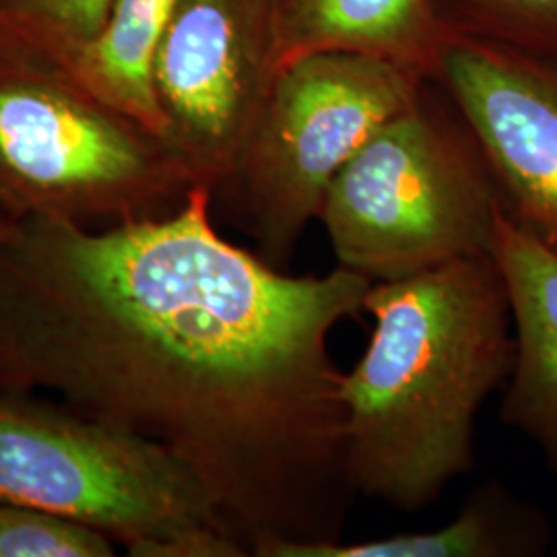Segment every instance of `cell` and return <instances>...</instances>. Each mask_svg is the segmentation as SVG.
I'll return each instance as SVG.
<instances>
[{"label":"cell","instance_id":"cell-13","mask_svg":"<svg viewBox=\"0 0 557 557\" xmlns=\"http://www.w3.org/2000/svg\"><path fill=\"white\" fill-rule=\"evenodd\" d=\"M446 32L557 59V0H436Z\"/></svg>","mask_w":557,"mask_h":557},{"label":"cell","instance_id":"cell-10","mask_svg":"<svg viewBox=\"0 0 557 557\" xmlns=\"http://www.w3.org/2000/svg\"><path fill=\"white\" fill-rule=\"evenodd\" d=\"M281 71L317 52H356L434 77L446 27L436 0H271Z\"/></svg>","mask_w":557,"mask_h":557},{"label":"cell","instance_id":"cell-2","mask_svg":"<svg viewBox=\"0 0 557 557\" xmlns=\"http://www.w3.org/2000/svg\"><path fill=\"white\" fill-rule=\"evenodd\" d=\"M374 331L341 380L356 494L419 510L473 467L475 419L508 382L512 317L492 255L372 283Z\"/></svg>","mask_w":557,"mask_h":557},{"label":"cell","instance_id":"cell-7","mask_svg":"<svg viewBox=\"0 0 557 557\" xmlns=\"http://www.w3.org/2000/svg\"><path fill=\"white\" fill-rule=\"evenodd\" d=\"M275 75L271 0H180L153 85L165 140L199 182L234 176Z\"/></svg>","mask_w":557,"mask_h":557},{"label":"cell","instance_id":"cell-14","mask_svg":"<svg viewBox=\"0 0 557 557\" xmlns=\"http://www.w3.org/2000/svg\"><path fill=\"white\" fill-rule=\"evenodd\" d=\"M116 543L100 531L46 510L0 504V557H112Z\"/></svg>","mask_w":557,"mask_h":557},{"label":"cell","instance_id":"cell-3","mask_svg":"<svg viewBox=\"0 0 557 557\" xmlns=\"http://www.w3.org/2000/svg\"><path fill=\"white\" fill-rule=\"evenodd\" d=\"M197 184L165 140L40 48L0 34L2 215L103 230L168 215Z\"/></svg>","mask_w":557,"mask_h":557},{"label":"cell","instance_id":"cell-9","mask_svg":"<svg viewBox=\"0 0 557 557\" xmlns=\"http://www.w3.org/2000/svg\"><path fill=\"white\" fill-rule=\"evenodd\" d=\"M515 326L502 421L531 440L557 473V250L499 213L490 250Z\"/></svg>","mask_w":557,"mask_h":557},{"label":"cell","instance_id":"cell-4","mask_svg":"<svg viewBox=\"0 0 557 557\" xmlns=\"http://www.w3.org/2000/svg\"><path fill=\"white\" fill-rule=\"evenodd\" d=\"M0 504L83 522L128 556H250L170 450L38 395L0 391Z\"/></svg>","mask_w":557,"mask_h":557},{"label":"cell","instance_id":"cell-5","mask_svg":"<svg viewBox=\"0 0 557 557\" xmlns=\"http://www.w3.org/2000/svg\"><path fill=\"white\" fill-rule=\"evenodd\" d=\"M504 209L469 128L421 96L338 172L319 220L338 267L379 283L490 255Z\"/></svg>","mask_w":557,"mask_h":557},{"label":"cell","instance_id":"cell-1","mask_svg":"<svg viewBox=\"0 0 557 557\" xmlns=\"http://www.w3.org/2000/svg\"><path fill=\"white\" fill-rule=\"evenodd\" d=\"M211 184L103 230L29 218L0 239V391L151 440L250 556L338 541L358 496L331 333L372 287L292 277L223 238Z\"/></svg>","mask_w":557,"mask_h":557},{"label":"cell","instance_id":"cell-11","mask_svg":"<svg viewBox=\"0 0 557 557\" xmlns=\"http://www.w3.org/2000/svg\"><path fill=\"white\" fill-rule=\"evenodd\" d=\"M178 2L112 0L91 38L46 54L96 98L165 140L153 69Z\"/></svg>","mask_w":557,"mask_h":557},{"label":"cell","instance_id":"cell-8","mask_svg":"<svg viewBox=\"0 0 557 557\" xmlns=\"http://www.w3.org/2000/svg\"><path fill=\"white\" fill-rule=\"evenodd\" d=\"M434 77L487 161L506 213L557 250V59L448 32Z\"/></svg>","mask_w":557,"mask_h":557},{"label":"cell","instance_id":"cell-12","mask_svg":"<svg viewBox=\"0 0 557 557\" xmlns=\"http://www.w3.org/2000/svg\"><path fill=\"white\" fill-rule=\"evenodd\" d=\"M549 539L547 522L535 510L494 492L478 498L450 524L419 533L368 541L273 543L259 557H504L535 556Z\"/></svg>","mask_w":557,"mask_h":557},{"label":"cell","instance_id":"cell-16","mask_svg":"<svg viewBox=\"0 0 557 557\" xmlns=\"http://www.w3.org/2000/svg\"><path fill=\"white\" fill-rule=\"evenodd\" d=\"M15 223H17V221L9 220L7 215H2V213H0V239L4 238V236L13 230V225H15Z\"/></svg>","mask_w":557,"mask_h":557},{"label":"cell","instance_id":"cell-6","mask_svg":"<svg viewBox=\"0 0 557 557\" xmlns=\"http://www.w3.org/2000/svg\"><path fill=\"white\" fill-rule=\"evenodd\" d=\"M423 79L356 52H317L278 71L227 182L238 188L259 257L277 269L294 257L338 172L421 100Z\"/></svg>","mask_w":557,"mask_h":557},{"label":"cell","instance_id":"cell-15","mask_svg":"<svg viewBox=\"0 0 557 557\" xmlns=\"http://www.w3.org/2000/svg\"><path fill=\"white\" fill-rule=\"evenodd\" d=\"M112 0H0V34L54 52L91 38Z\"/></svg>","mask_w":557,"mask_h":557}]
</instances>
